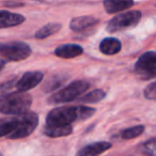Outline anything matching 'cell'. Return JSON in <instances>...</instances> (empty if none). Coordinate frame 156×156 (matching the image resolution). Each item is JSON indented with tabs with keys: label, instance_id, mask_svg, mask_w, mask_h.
Masks as SVG:
<instances>
[{
	"label": "cell",
	"instance_id": "6da1fadb",
	"mask_svg": "<svg viewBox=\"0 0 156 156\" xmlns=\"http://www.w3.org/2000/svg\"><path fill=\"white\" fill-rule=\"evenodd\" d=\"M96 109L87 106H61L52 109L46 117L45 126L58 127V126L72 125L75 121H85L95 113Z\"/></svg>",
	"mask_w": 156,
	"mask_h": 156
},
{
	"label": "cell",
	"instance_id": "7a4b0ae2",
	"mask_svg": "<svg viewBox=\"0 0 156 156\" xmlns=\"http://www.w3.org/2000/svg\"><path fill=\"white\" fill-rule=\"evenodd\" d=\"M32 96L27 92L16 91L0 96V112L3 115H20L29 111Z\"/></svg>",
	"mask_w": 156,
	"mask_h": 156
},
{
	"label": "cell",
	"instance_id": "3957f363",
	"mask_svg": "<svg viewBox=\"0 0 156 156\" xmlns=\"http://www.w3.org/2000/svg\"><path fill=\"white\" fill-rule=\"evenodd\" d=\"M90 88V83L86 80H75L62 89L58 90L56 93L50 95L48 98L47 102L49 104H64L72 101H75L76 98H79L88 89Z\"/></svg>",
	"mask_w": 156,
	"mask_h": 156
},
{
	"label": "cell",
	"instance_id": "277c9868",
	"mask_svg": "<svg viewBox=\"0 0 156 156\" xmlns=\"http://www.w3.org/2000/svg\"><path fill=\"white\" fill-rule=\"evenodd\" d=\"M32 49L27 43L20 41L0 42V57L7 61L18 62L29 58Z\"/></svg>",
	"mask_w": 156,
	"mask_h": 156
},
{
	"label": "cell",
	"instance_id": "5b68a950",
	"mask_svg": "<svg viewBox=\"0 0 156 156\" xmlns=\"http://www.w3.org/2000/svg\"><path fill=\"white\" fill-rule=\"evenodd\" d=\"M141 17H142V14L138 10L119 13L109 20L106 26V30L110 33H115L126 30L128 28H133L138 25V23L141 20Z\"/></svg>",
	"mask_w": 156,
	"mask_h": 156
},
{
	"label": "cell",
	"instance_id": "8992f818",
	"mask_svg": "<svg viewBox=\"0 0 156 156\" xmlns=\"http://www.w3.org/2000/svg\"><path fill=\"white\" fill-rule=\"evenodd\" d=\"M134 72L142 80L156 78V51H147L141 55L135 63Z\"/></svg>",
	"mask_w": 156,
	"mask_h": 156
},
{
	"label": "cell",
	"instance_id": "52a82bcc",
	"mask_svg": "<svg viewBox=\"0 0 156 156\" xmlns=\"http://www.w3.org/2000/svg\"><path fill=\"white\" fill-rule=\"evenodd\" d=\"M39 125V115L33 111H27L17 115V127L10 135L9 139H23L30 136Z\"/></svg>",
	"mask_w": 156,
	"mask_h": 156
},
{
	"label": "cell",
	"instance_id": "ba28073f",
	"mask_svg": "<svg viewBox=\"0 0 156 156\" xmlns=\"http://www.w3.org/2000/svg\"><path fill=\"white\" fill-rule=\"evenodd\" d=\"M44 78V74L40 71H29L26 72L20 79H17L15 85V89L17 91L27 92L33 89L42 83Z\"/></svg>",
	"mask_w": 156,
	"mask_h": 156
},
{
	"label": "cell",
	"instance_id": "9c48e42d",
	"mask_svg": "<svg viewBox=\"0 0 156 156\" xmlns=\"http://www.w3.org/2000/svg\"><path fill=\"white\" fill-rule=\"evenodd\" d=\"M112 144L108 141H98V142L90 143V144L83 147L77 152L76 156H100L101 154L105 153L111 149Z\"/></svg>",
	"mask_w": 156,
	"mask_h": 156
},
{
	"label": "cell",
	"instance_id": "30bf717a",
	"mask_svg": "<svg viewBox=\"0 0 156 156\" xmlns=\"http://www.w3.org/2000/svg\"><path fill=\"white\" fill-rule=\"evenodd\" d=\"M98 24V20L94 16H78L69 22V29L74 32H83Z\"/></svg>",
	"mask_w": 156,
	"mask_h": 156
},
{
	"label": "cell",
	"instance_id": "8fae6325",
	"mask_svg": "<svg viewBox=\"0 0 156 156\" xmlns=\"http://www.w3.org/2000/svg\"><path fill=\"white\" fill-rule=\"evenodd\" d=\"M26 17L22 14L13 13L7 10H0V29L16 27L25 23Z\"/></svg>",
	"mask_w": 156,
	"mask_h": 156
},
{
	"label": "cell",
	"instance_id": "7c38bea8",
	"mask_svg": "<svg viewBox=\"0 0 156 156\" xmlns=\"http://www.w3.org/2000/svg\"><path fill=\"white\" fill-rule=\"evenodd\" d=\"M83 52V48L77 44H63L55 49V55L62 59H72L80 56Z\"/></svg>",
	"mask_w": 156,
	"mask_h": 156
},
{
	"label": "cell",
	"instance_id": "4fadbf2b",
	"mask_svg": "<svg viewBox=\"0 0 156 156\" xmlns=\"http://www.w3.org/2000/svg\"><path fill=\"white\" fill-rule=\"evenodd\" d=\"M134 0H104L105 11L108 14H115L128 10L134 5Z\"/></svg>",
	"mask_w": 156,
	"mask_h": 156
},
{
	"label": "cell",
	"instance_id": "5bb4252c",
	"mask_svg": "<svg viewBox=\"0 0 156 156\" xmlns=\"http://www.w3.org/2000/svg\"><path fill=\"white\" fill-rule=\"evenodd\" d=\"M122 43L117 37H105L100 43V51L106 56H113L121 51Z\"/></svg>",
	"mask_w": 156,
	"mask_h": 156
},
{
	"label": "cell",
	"instance_id": "9a60e30c",
	"mask_svg": "<svg viewBox=\"0 0 156 156\" xmlns=\"http://www.w3.org/2000/svg\"><path fill=\"white\" fill-rule=\"evenodd\" d=\"M17 127V115L0 119V138L9 137Z\"/></svg>",
	"mask_w": 156,
	"mask_h": 156
},
{
	"label": "cell",
	"instance_id": "2e32d148",
	"mask_svg": "<svg viewBox=\"0 0 156 156\" xmlns=\"http://www.w3.org/2000/svg\"><path fill=\"white\" fill-rule=\"evenodd\" d=\"M43 133L45 136L50 138H59V137L69 136L73 133L72 125L66 126H58V127H49V126H44Z\"/></svg>",
	"mask_w": 156,
	"mask_h": 156
},
{
	"label": "cell",
	"instance_id": "e0dca14e",
	"mask_svg": "<svg viewBox=\"0 0 156 156\" xmlns=\"http://www.w3.org/2000/svg\"><path fill=\"white\" fill-rule=\"evenodd\" d=\"M61 28H62V25L59 24V23H49V24H46L45 26L40 28L35 32L34 37L37 40H44L46 37H50V35L56 34L57 32L61 30Z\"/></svg>",
	"mask_w": 156,
	"mask_h": 156
},
{
	"label": "cell",
	"instance_id": "ac0fdd59",
	"mask_svg": "<svg viewBox=\"0 0 156 156\" xmlns=\"http://www.w3.org/2000/svg\"><path fill=\"white\" fill-rule=\"evenodd\" d=\"M105 98H106V92L102 89H96L79 98L78 101L80 103H85V104H96V103L103 101Z\"/></svg>",
	"mask_w": 156,
	"mask_h": 156
},
{
	"label": "cell",
	"instance_id": "d6986e66",
	"mask_svg": "<svg viewBox=\"0 0 156 156\" xmlns=\"http://www.w3.org/2000/svg\"><path fill=\"white\" fill-rule=\"evenodd\" d=\"M144 125H141V124L140 125H135L122 130L121 134H120V137L122 139H124V140H130V139L138 138L144 133Z\"/></svg>",
	"mask_w": 156,
	"mask_h": 156
},
{
	"label": "cell",
	"instance_id": "ffe728a7",
	"mask_svg": "<svg viewBox=\"0 0 156 156\" xmlns=\"http://www.w3.org/2000/svg\"><path fill=\"white\" fill-rule=\"evenodd\" d=\"M65 81V77L62 75H56L52 76L48 79L47 81L44 85V91L45 92H51V91H56L57 89L61 87V86L64 83Z\"/></svg>",
	"mask_w": 156,
	"mask_h": 156
},
{
	"label": "cell",
	"instance_id": "44dd1931",
	"mask_svg": "<svg viewBox=\"0 0 156 156\" xmlns=\"http://www.w3.org/2000/svg\"><path fill=\"white\" fill-rule=\"evenodd\" d=\"M139 151L145 156H156V137L141 143L139 145Z\"/></svg>",
	"mask_w": 156,
	"mask_h": 156
},
{
	"label": "cell",
	"instance_id": "7402d4cb",
	"mask_svg": "<svg viewBox=\"0 0 156 156\" xmlns=\"http://www.w3.org/2000/svg\"><path fill=\"white\" fill-rule=\"evenodd\" d=\"M143 96L149 101H156V81L145 87L143 90Z\"/></svg>",
	"mask_w": 156,
	"mask_h": 156
},
{
	"label": "cell",
	"instance_id": "603a6c76",
	"mask_svg": "<svg viewBox=\"0 0 156 156\" xmlns=\"http://www.w3.org/2000/svg\"><path fill=\"white\" fill-rule=\"evenodd\" d=\"M16 81H17V79L14 78V79H10V80H7L5 83H0V93H7L12 88H15Z\"/></svg>",
	"mask_w": 156,
	"mask_h": 156
},
{
	"label": "cell",
	"instance_id": "cb8c5ba5",
	"mask_svg": "<svg viewBox=\"0 0 156 156\" xmlns=\"http://www.w3.org/2000/svg\"><path fill=\"white\" fill-rule=\"evenodd\" d=\"M5 5H7V7L9 8H16V7H23V3L20 2H5Z\"/></svg>",
	"mask_w": 156,
	"mask_h": 156
},
{
	"label": "cell",
	"instance_id": "d4e9b609",
	"mask_svg": "<svg viewBox=\"0 0 156 156\" xmlns=\"http://www.w3.org/2000/svg\"><path fill=\"white\" fill-rule=\"evenodd\" d=\"M5 64H7V60H0V73L5 67Z\"/></svg>",
	"mask_w": 156,
	"mask_h": 156
},
{
	"label": "cell",
	"instance_id": "484cf974",
	"mask_svg": "<svg viewBox=\"0 0 156 156\" xmlns=\"http://www.w3.org/2000/svg\"><path fill=\"white\" fill-rule=\"evenodd\" d=\"M0 156H3V155H2V153H0Z\"/></svg>",
	"mask_w": 156,
	"mask_h": 156
}]
</instances>
